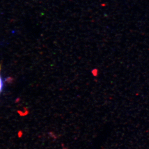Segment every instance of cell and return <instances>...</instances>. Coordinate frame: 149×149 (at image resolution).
<instances>
[{
    "instance_id": "obj_1",
    "label": "cell",
    "mask_w": 149,
    "mask_h": 149,
    "mask_svg": "<svg viewBox=\"0 0 149 149\" xmlns=\"http://www.w3.org/2000/svg\"><path fill=\"white\" fill-rule=\"evenodd\" d=\"M1 65L0 64V72H1ZM3 80L1 79V75H0V93L3 90Z\"/></svg>"
}]
</instances>
